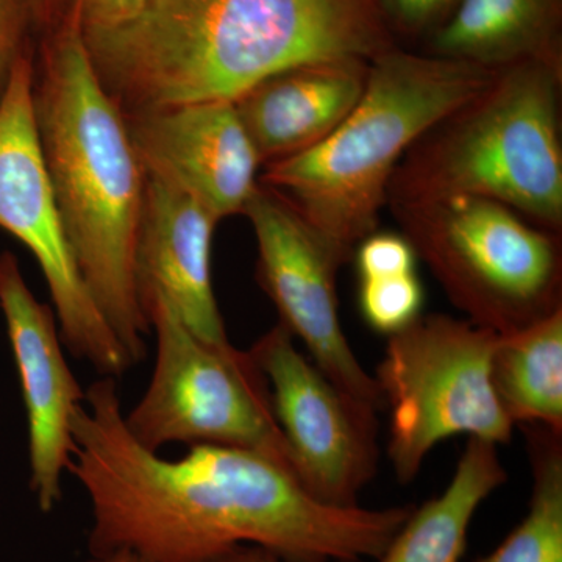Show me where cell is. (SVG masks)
<instances>
[{
	"mask_svg": "<svg viewBox=\"0 0 562 562\" xmlns=\"http://www.w3.org/2000/svg\"><path fill=\"white\" fill-rule=\"evenodd\" d=\"M143 305L157 357L146 392L124 412L133 438L151 452L172 443L249 450L301 480L273 416L268 383L249 350L202 341L157 292L147 294Z\"/></svg>",
	"mask_w": 562,
	"mask_h": 562,
	"instance_id": "cell-7",
	"label": "cell"
},
{
	"mask_svg": "<svg viewBox=\"0 0 562 562\" xmlns=\"http://www.w3.org/2000/svg\"><path fill=\"white\" fill-rule=\"evenodd\" d=\"M562 0H461L425 54L492 70L562 60Z\"/></svg>",
	"mask_w": 562,
	"mask_h": 562,
	"instance_id": "cell-16",
	"label": "cell"
},
{
	"mask_svg": "<svg viewBox=\"0 0 562 562\" xmlns=\"http://www.w3.org/2000/svg\"><path fill=\"white\" fill-rule=\"evenodd\" d=\"M351 261L360 280H368L416 272L419 258L402 233L376 231L358 244Z\"/></svg>",
	"mask_w": 562,
	"mask_h": 562,
	"instance_id": "cell-21",
	"label": "cell"
},
{
	"mask_svg": "<svg viewBox=\"0 0 562 562\" xmlns=\"http://www.w3.org/2000/svg\"><path fill=\"white\" fill-rule=\"evenodd\" d=\"M491 383L514 427L542 425L562 435V306L497 335Z\"/></svg>",
	"mask_w": 562,
	"mask_h": 562,
	"instance_id": "cell-18",
	"label": "cell"
},
{
	"mask_svg": "<svg viewBox=\"0 0 562 562\" xmlns=\"http://www.w3.org/2000/svg\"><path fill=\"white\" fill-rule=\"evenodd\" d=\"M387 206L417 258L472 324L505 335L561 308L558 233L475 195Z\"/></svg>",
	"mask_w": 562,
	"mask_h": 562,
	"instance_id": "cell-6",
	"label": "cell"
},
{
	"mask_svg": "<svg viewBox=\"0 0 562 562\" xmlns=\"http://www.w3.org/2000/svg\"><path fill=\"white\" fill-rule=\"evenodd\" d=\"M519 428L531 468L527 514L497 549L475 562H562V435L542 425Z\"/></svg>",
	"mask_w": 562,
	"mask_h": 562,
	"instance_id": "cell-19",
	"label": "cell"
},
{
	"mask_svg": "<svg viewBox=\"0 0 562 562\" xmlns=\"http://www.w3.org/2000/svg\"><path fill=\"white\" fill-rule=\"evenodd\" d=\"M32 54L22 57L0 101V228L35 258L63 344L101 376L121 379L133 362L81 279L36 131Z\"/></svg>",
	"mask_w": 562,
	"mask_h": 562,
	"instance_id": "cell-9",
	"label": "cell"
},
{
	"mask_svg": "<svg viewBox=\"0 0 562 562\" xmlns=\"http://www.w3.org/2000/svg\"><path fill=\"white\" fill-rule=\"evenodd\" d=\"M202 562H355V561H310L297 560V558L286 557L276 552V550L266 549V547L254 546V543H241V546L232 547L224 552L214 554L209 560Z\"/></svg>",
	"mask_w": 562,
	"mask_h": 562,
	"instance_id": "cell-25",
	"label": "cell"
},
{
	"mask_svg": "<svg viewBox=\"0 0 562 562\" xmlns=\"http://www.w3.org/2000/svg\"><path fill=\"white\" fill-rule=\"evenodd\" d=\"M32 22L31 0H0V101L18 63L31 54L27 31Z\"/></svg>",
	"mask_w": 562,
	"mask_h": 562,
	"instance_id": "cell-23",
	"label": "cell"
},
{
	"mask_svg": "<svg viewBox=\"0 0 562 562\" xmlns=\"http://www.w3.org/2000/svg\"><path fill=\"white\" fill-rule=\"evenodd\" d=\"M369 63H310L273 74L236 98L261 166L301 155L328 138L355 109Z\"/></svg>",
	"mask_w": 562,
	"mask_h": 562,
	"instance_id": "cell-15",
	"label": "cell"
},
{
	"mask_svg": "<svg viewBox=\"0 0 562 562\" xmlns=\"http://www.w3.org/2000/svg\"><path fill=\"white\" fill-rule=\"evenodd\" d=\"M0 312L20 375L27 420L31 491L41 512L61 501V480L74 454V417L85 402L65 350L54 310L35 297L20 261L0 255Z\"/></svg>",
	"mask_w": 562,
	"mask_h": 562,
	"instance_id": "cell-12",
	"label": "cell"
},
{
	"mask_svg": "<svg viewBox=\"0 0 562 562\" xmlns=\"http://www.w3.org/2000/svg\"><path fill=\"white\" fill-rule=\"evenodd\" d=\"M561 99L562 60L495 70L483 90L406 151L387 205L475 195L561 235Z\"/></svg>",
	"mask_w": 562,
	"mask_h": 562,
	"instance_id": "cell-5",
	"label": "cell"
},
{
	"mask_svg": "<svg viewBox=\"0 0 562 562\" xmlns=\"http://www.w3.org/2000/svg\"><path fill=\"white\" fill-rule=\"evenodd\" d=\"M146 177L201 202L220 221L243 214L260 183L257 150L233 101L124 114Z\"/></svg>",
	"mask_w": 562,
	"mask_h": 562,
	"instance_id": "cell-13",
	"label": "cell"
},
{
	"mask_svg": "<svg viewBox=\"0 0 562 562\" xmlns=\"http://www.w3.org/2000/svg\"><path fill=\"white\" fill-rule=\"evenodd\" d=\"M83 35L124 114L235 101L281 70L397 46L376 0H149Z\"/></svg>",
	"mask_w": 562,
	"mask_h": 562,
	"instance_id": "cell-2",
	"label": "cell"
},
{
	"mask_svg": "<svg viewBox=\"0 0 562 562\" xmlns=\"http://www.w3.org/2000/svg\"><path fill=\"white\" fill-rule=\"evenodd\" d=\"M243 216L257 239L258 283L276 305L280 324L333 384L379 416L384 412L382 392L362 368L339 319L336 276L350 261L266 184L258 183Z\"/></svg>",
	"mask_w": 562,
	"mask_h": 562,
	"instance_id": "cell-10",
	"label": "cell"
},
{
	"mask_svg": "<svg viewBox=\"0 0 562 562\" xmlns=\"http://www.w3.org/2000/svg\"><path fill=\"white\" fill-rule=\"evenodd\" d=\"M31 5L35 22H43L49 18L50 0H31Z\"/></svg>",
	"mask_w": 562,
	"mask_h": 562,
	"instance_id": "cell-27",
	"label": "cell"
},
{
	"mask_svg": "<svg viewBox=\"0 0 562 562\" xmlns=\"http://www.w3.org/2000/svg\"><path fill=\"white\" fill-rule=\"evenodd\" d=\"M149 0H69L79 16L81 29L110 27L138 13Z\"/></svg>",
	"mask_w": 562,
	"mask_h": 562,
	"instance_id": "cell-24",
	"label": "cell"
},
{
	"mask_svg": "<svg viewBox=\"0 0 562 562\" xmlns=\"http://www.w3.org/2000/svg\"><path fill=\"white\" fill-rule=\"evenodd\" d=\"M358 301L366 324L390 336L422 316L424 286L417 272L360 280Z\"/></svg>",
	"mask_w": 562,
	"mask_h": 562,
	"instance_id": "cell-20",
	"label": "cell"
},
{
	"mask_svg": "<svg viewBox=\"0 0 562 562\" xmlns=\"http://www.w3.org/2000/svg\"><path fill=\"white\" fill-rule=\"evenodd\" d=\"M33 109L81 279L133 366L138 364L150 335L136 276L147 177L124 113L103 88L70 7L35 63Z\"/></svg>",
	"mask_w": 562,
	"mask_h": 562,
	"instance_id": "cell-3",
	"label": "cell"
},
{
	"mask_svg": "<svg viewBox=\"0 0 562 562\" xmlns=\"http://www.w3.org/2000/svg\"><path fill=\"white\" fill-rule=\"evenodd\" d=\"M497 333L447 314H422L387 336L373 375L390 414L387 458L398 483L417 479L439 442L465 435L494 443L512 441L491 383Z\"/></svg>",
	"mask_w": 562,
	"mask_h": 562,
	"instance_id": "cell-8",
	"label": "cell"
},
{
	"mask_svg": "<svg viewBox=\"0 0 562 562\" xmlns=\"http://www.w3.org/2000/svg\"><path fill=\"white\" fill-rule=\"evenodd\" d=\"M83 562H146L132 553H109V554H90L87 561Z\"/></svg>",
	"mask_w": 562,
	"mask_h": 562,
	"instance_id": "cell-26",
	"label": "cell"
},
{
	"mask_svg": "<svg viewBox=\"0 0 562 562\" xmlns=\"http://www.w3.org/2000/svg\"><path fill=\"white\" fill-rule=\"evenodd\" d=\"M69 473L90 503V554L202 562L241 543L310 561L376 560L414 506L338 508L271 458L221 446L166 458L125 427L116 379L101 376L74 417Z\"/></svg>",
	"mask_w": 562,
	"mask_h": 562,
	"instance_id": "cell-1",
	"label": "cell"
},
{
	"mask_svg": "<svg viewBox=\"0 0 562 562\" xmlns=\"http://www.w3.org/2000/svg\"><path fill=\"white\" fill-rule=\"evenodd\" d=\"M249 353L268 383L303 486L327 505L360 506L361 492L379 471L375 414L333 384L280 322Z\"/></svg>",
	"mask_w": 562,
	"mask_h": 562,
	"instance_id": "cell-11",
	"label": "cell"
},
{
	"mask_svg": "<svg viewBox=\"0 0 562 562\" xmlns=\"http://www.w3.org/2000/svg\"><path fill=\"white\" fill-rule=\"evenodd\" d=\"M220 222L201 202L147 177L136 246L140 302L157 292L198 338L224 347L232 342L211 279Z\"/></svg>",
	"mask_w": 562,
	"mask_h": 562,
	"instance_id": "cell-14",
	"label": "cell"
},
{
	"mask_svg": "<svg viewBox=\"0 0 562 562\" xmlns=\"http://www.w3.org/2000/svg\"><path fill=\"white\" fill-rule=\"evenodd\" d=\"M494 74L391 47L369 63L364 92L339 127L313 149L265 166L260 183L351 261L358 244L379 231L392 173L406 151Z\"/></svg>",
	"mask_w": 562,
	"mask_h": 562,
	"instance_id": "cell-4",
	"label": "cell"
},
{
	"mask_svg": "<svg viewBox=\"0 0 562 562\" xmlns=\"http://www.w3.org/2000/svg\"><path fill=\"white\" fill-rule=\"evenodd\" d=\"M506 482L497 443L468 438L446 491L414 508L373 562H461L476 509Z\"/></svg>",
	"mask_w": 562,
	"mask_h": 562,
	"instance_id": "cell-17",
	"label": "cell"
},
{
	"mask_svg": "<svg viewBox=\"0 0 562 562\" xmlns=\"http://www.w3.org/2000/svg\"><path fill=\"white\" fill-rule=\"evenodd\" d=\"M394 38L431 35L449 20L461 0H376Z\"/></svg>",
	"mask_w": 562,
	"mask_h": 562,
	"instance_id": "cell-22",
	"label": "cell"
}]
</instances>
